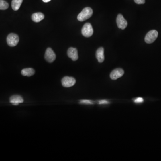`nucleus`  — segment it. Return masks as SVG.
Masks as SVG:
<instances>
[{
	"mask_svg": "<svg viewBox=\"0 0 161 161\" xmlns=\"http://www.w3.org/2000/svg\"><path fill=\"white\" fill-rule=\"evenodd\" d=\"M19 40V36L14 33H10L7 36L6 39L7 44L10 47L16 46Z\"/></svg>",
	"mask_w": 161,
	"mask_h": 161,
	"instance_id": "nucleus-3",
	"label": "nucleus"
},
{
	"mask_svg": "<svg viewBox=\"0 0 161 161\" xmlns=\"http://www.w3.org/2000/svg\"><path fill=\"white\" fill-rule=\"evenodd\" d=\"M116 23L119 28L123 30L127 25V22L121 14H119L116 18Z\"/></svg>",
	"mask_w": 161,
	"mask_h": 161,
	"instance_id": "nucleus-7",
	"label": "nucleus"
},
{
	"mask_svg": "<svg viewBox=\"0 0 161 161\" xmlns=\"http://www.w3.org/2000/svg\"><path fill=\"white\" fill-rule=\"evenodd\" d=\"M44 15L42 13H33L32 16V19L33 21L36 23H39L44 19Z\"/></svg>",
	"mask_w": 161,
	"mask_h": 161,
	"instance_id": "nucleus-12",
	"label": "nucleus"
},
{
	"mask_svg": "<svg viewBox=\"0 0 161 161\" xmlns=\"http://www.w3.org/2000/svg\"><path fill=\"white\" fill-rule=\"evenodd\" d=\"M93 28L90 23H86L82 28V33L85 37H91L93 35Z\"/></svg>",
	"mask_w": 161,
	"mask_h": 161,
	"instance_id": "nucleus-4",
	"label": "nucleus"
},
{
	"mask_svg": "<svg viewBox=\"0 0 161 161\" xmlns=\"http://www.w3.org/2000/svg\"><path fill=\"white\" fill-rule=\"evenodd\" d=\"M75 79L72 77L65 76L61 80L62 86L64 87H70L75 85L76 83Z\"/></svg>",
	"mask_w": 161,
	"mask_h": 161,
	"instance_id": "nucleus-5",
	"label": "nucleus"
},
{
	"mask_svg": "<svg viewBox=\"0 0 161 161\" xmlns=\"http://www.w3.org/2000/svg\"><path fill=\"white\" fill-rule=\"evenodd\" d=\"M96 57L99 63L103 62L104 60V48L102 47L97 49L96 52Z\"/></svg>",
	"mask_w": 161,
	"mask_h": 161,
	"instance_id": "nucleus-11",
	"label": "nucleus"
},
{
	"mask_svg": "<svg viewBox=\"0 0 161 161\" xmlns=\"http://www.w3.org/2000/svg\"><path fill=\"white\" fill-rule=\"evenodd\" d=\"M9 4L3 0H0V9L1 10H5L8 8Z\"/></svg>",
	"mask_w": 161,
	"mask_h": 161,
	"instance_id": "nucleus-15",
	"label": "nucleus"
},
{
	"mask_svg": "<svg viewBox=\"0 0 161 161\" xmlns=\"http://www.w3.org/2000/svg\"><path fill=\"white\" fill-rule=\"evenodd\" d=\"M124 74V71L122 68H118L113 70L110 74L111 78L115 80L119 78H121Z\"/></svg>",
	"mask_w": 161,
	"mask_h": 161,
	"instance_id": "nucleus-8",
	"label": "nucleus"
},
{
	"mask_svg": "<svg viewBox=\"0 0 161 161\" xmlns=\"http://www.w3.org/2000/svg\"><path fill=\"white\" fill-rule=\"evenodd\" d=\"M143 101H144V100L143 99V98H137V99L134 100V102L135 103H143Z\"/></svg>",
	"mask_w": 161,
	"mask_h": 161,
	"instance_id": "nucleus-17",
	"label": "nucleus"
},
{
	"mask_svg": "<svg viewBox=\"0 0 161 161\" xmlns=\"http://www.w3.org/2000/svg\"><path fill=\"white\" fill-rule=\"evenodd\" d=\"M68 56L69 58H70L72 60L76 61L78 60V50L74 48H70L68 50Z\"/></svg>",
	"mask_w": 161,
	"mask_h": 161,
	"instance_id": "nucleus-9",
	"label": "nucleus"
},
{
	"mask_svg": "<svg viewBox=\"0 0 161 161\" xmlns=\"http://www.w3.org/2000/svg\"><path fill=\"white\" fill-rule=\"evenodd\" d=\"M10 103L13 105H18L19 103H23L24 102L23 98L19 95H14L10 97L9 99Z\"/></svg>",
	"mask_w": 161,
	"mask_h": 161,
	"instance_id": "nucleus-10",
	"label": "nucleus"
},
{
	"mask_svg": "<svg viewBox=\"0 0 161 161\" xmlns=\"http://www.w3.org/2000/svg\"><path fill=\"white\" fill-rule=\"evenodd\" d=\"M34 69L32 68H26L23 69L21 71V74L24 76H31L35 74Z\"/></svg>",
	"mask_w": 161,
	"mask_h": 161,
	"instance_id": "nucleus-13",
	"label": "nucleus"
},
{
	"mask_svg": "<svg viewBox=\"0 0 161 161\" xmlns=\"http://www.w3.org/2000/svg\"><path fill=\"white\" fill-rule=\"evenodd\" d=\"M80 103L86 104H92L93 103V101H91V100H85V99L80 100Z\"/></svg>",
	"mask_w": 161,
	"mask_h": 161,
	"instance_id": "nucleus-16",
	"label": "nucleus"
},
{
	"mask_svg": "<svg viewBox=\"0 0 161 161\" xmlns=\"http://www.w3.org/2000/svg\"><path fill=\"white\" fill-rule=\"evenodd\" d=\"M134 1L138 4H143L145 3V0H134Z\"/></svg>",
	"mask_w": 161,
	"mask_h": 161,
	"instance_id": "nucleus-18",
	"label": "nucleus"
},
{
	"mask_svg": "<svg viewBox=\"0 0 161 161\" xmlns=\"http://www.w3.org/2000/svg\"><path fill=\"white\" fill-rule=\"evenodd\" d=\"M44 2H45V3H47V2H49V1H51V0H42Z\"/></svg>",
	"mask_w": 161,
	"mask_h": 161,
	"instance_id": "nucleus-20",
	"label": "nucleus"
},
{
	"mask_svg": "<svg viewBox=\"0 0 161 161\" xmlns=\"http://www.w3.org/2000/svg\"><path fill=\"white\" fill-rule=\"evenodd\" d=\"M93 10L90 7H86L84 8L82 12L78 14V20L80 21H84L92 16Z\"/></svg>",
	"mask_w": 161,
	"mask_h": 161,
	"instance_id": "nucleus-1",
	"label": "nucleus"
},
{
	"mask_svg": "<svg viewBox=\"0 0 161 161\" xmlns=\"http://www.w3.org/2000/svg\"><path fill=\"white\" fill-rule=\"evenodd\" d=\"M44 58L48 62L52 63L55 60L56 55L52 48H48L45 52Z\"/></svg>",
	"mask_w": 161,
	"mask_h": 161,
	"instance_id": "nucleus-6",
	"label": "nucleus"
},
{
	"mask_svg": "<svg viewBox=\"0 0 161 161\" xmlns=\"http://www.w3.org/2000/svg\"><path fill=\"white\" fill-rule=\"evenodd\" d=\"M23 0H12L11 5L14 11H17L19 9Z\"/></svg>",
	"mask_w": 161,
	"mask_h": 161,
	"instance_id": "nucleus-14",
	"label": "nucleus"
},
{
	"mask_svg": "<svg viewBox=\"0 0 161 161\" xmlns=\"http://www.w3.org/2000/svg\"><path fill=\"white\" fill-rule=\"evenodd\" d=\"M99 103L100 104H107V103H109V102L107 100H102L99 101Z\"/></svg>",
	"mask_w": 161,
	"mask_h": 161,
	"instance_id": "nucleus-19",
	"label": "nucleus"
},
{
	"mask_svg": "<svg viewBox=\"0 0 161 161\" xmlns=\"http://www.w3.org/2000/svg\"><path fill=\"white\" fill-rule=\"evenodd\" d=\"M158 36V32L156 30H152L147 33L145 38V41L147 44H151L155 41Z\"/></svg>",
	"mask_w": 161,
	"mask_h": 161,
	"instance_id": "nucleus-2",
	"label": "nucleus"
}]
</instances>
